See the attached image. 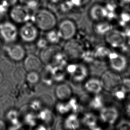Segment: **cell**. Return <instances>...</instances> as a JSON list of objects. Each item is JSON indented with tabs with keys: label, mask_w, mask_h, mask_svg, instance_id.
Listing matches in <instances>:
<instances>
[{
	"label": "cell",
	"mask_w": 130,
	"mask_h": 130,
	"mask_svg": "<svg viewBox=\"0 0 130 130\" xmlns=\"http://www.w3.org/2000/svg\"><path fill=\"white\" fill-rule=\"evenodd\" d=\"M122 88L126 92H130V79L126 78L122 81Z\"/></svg>",
	"instance_id": "35"
},
{
	"label": "cell",
	"mask_w": 130,
	"mask_h": 130,
	"mask_svg": "<svg viewBox=\"0 0 130 130\" xmlns=\"http://www.w3.org/2000/svg\"><path fill=\"white\" fill-rule=\"evenodd\" d=\"M76 66H77V64H71L69 65L67 67V69L68 72L71 75L73 74V72L76 70Z\"/></svg>",
	"instance_id": "40"
},
{
	"label": "cell",
	"mask_w": 130,
	"mask_h": 130,
	"mask_svg": "<svg viewBox=\"0 0 130 130\" xmlns=\"http://www.w3.org/2000/svg\"><path fill=\"white\" fill-rule=\"evenodd\" d=\"M74 7L71 3L70 0H66L62 2L60 5V9L63 12H67L72 9Z\"/></svg>",
	"instance_id": "30"
},
{
	"label": "cell",
	"mask_w": 130,
	"mask_h": 130,
	"mask_svg": "<svg viewBox=\"0 0 130 130\" xmlns=\"http://www.w3.org/2000/svg\"><path fill=\"white\" fill-rule=\"evenodd\" d=\"M118 129L120 130H130V123L127 122H123L118 126Z\"/></svg>",
	"instance_id": "37"
},
{
	"label": "cell",
	"mask_w": 130,
	"mask_h": 130,
	"mask_svg": "<svg viewBox=\"0 0 130 130\" xmlns=\"http://www.w3.org/2000/svg\"><path fill=\"white\" fill-rule=\"evenodd\" d=\"M90 16L92 19L96 21H100L105 18L106 11L105 6L101 5H94L90 11Z\"/></svg>",
	"instance_id": "13"
},
{
	"label": "cell",
	"mask_w": 130,
	"mask_h": 130,
	"mask_svg": "<svg viewBox=\"0 0 130 130\" xmlns=\"http://www.w3.org/2000/svg\"><path fill=\"white\" fill-rule=\"evenodd\" d=\"M14 62L8 58H4L0 61V71L4 74L10 73L14 69Z\"/></svg>",
	"instance_id": "19"
},
{
	"label": "cell",
	"mask_w": 130,
	"mask_h": 130,
	"mask_svg": "<svg viewBox=\"0 0 130 130\" xmlns=\"http://www.w3.org/2000/svg\"><path fill=\"white\" fill-rule=\"evenodd\" d=\"M27 79L30 83L35 84L39 79V76L35 71L30 72L26 76Z\"/></svg>",
	"instance_id": "29"
},
{
	"label": "cell",
	"mask_w": 130,
	"mask_h": 130,
	"mask_svg": "<svg viewBox=\"0 0 130 130\" xmlns=\"http://www.w3.org/2000/svg\"><path fill=\"white\" fill-rule=\"evenodd\" d=\"M106 40L114 47H123L125 46L126 36L116 30H110L106 34Z\"/></svg>",
	"instance_id": "8"
},
{
	"label": "cell",
	"mask_w": 130,
	"mask_h": 130,
	"mask_svg": "<svg viewBox=\"0 0 130 130\" xmlns=\"http://www.w3.org/2000/svg\"><path fill=\"white\" fill-rule=\"evenodd\" d=\"M3 80V75L2 74V72L0 71V83L2 82Z\"/></svg>",
	"instance_id": "47"
},
{
	"label": "cell",
	"mask_w": 130,
	"mask_h": 130,
	"mask_svg": "<svg viewBox=\"0 0 130 130\" xmlns=\"http://www.w3.org/2000/svg\"><path fill=\"white\" fill-rule=\"evenodd\" d=\"M47 41L44 39H41L38 41L37 44L39 47L41 48H44L46 47Z\"/></svg>",
	"instance_id": "41"
},
{
	"label": "cell",
	"mask_w": 130,
	"mask_h": 130,
	"mask_svg": "<svg viewBox=\"0 0 130 130\" xmlns=\"http://www.w3.org/2000/svg\"><path fill=\"white\" fill-rule=\"evenodd\" d=\"M14 101L9 95L0 97V118H3L14 107Z\"/></svg>",
	"instance_id": "10"
},
{
	"label": "cell",
	"mask_w": 130,
	"mask_h": 130,
	"mask_svg": "<svg viewBox=\"0 0 130 130\" xmlns=\"http://www.w3.org/2000/svg\"><path fill=\"white\" fill-rule=\"evenodd\" d=\"M123 2H125V3H129L130 2V0H122Z\"/></svg>",
	"instance_id": "48"
},
{
	"label": "cell",
	"mask_w": 130,
	"mask_h": 130,
	"mask_svg": "<svg viewBox=\"0 0 130 130\" xmlns=\"http://www.w3.org/2000/svg\"><path fill=\"white\" fill-rule=\"evenodd\" d=\"M12 86L11 83L7 80L2 81L0 83V94L9 95L12 91Z\"/></svg>",
	"instance_id": "24"
},
{
	"label": "cell",
	"mask_w": 130,
	"mask_h": 130,
	"mask_svg": "<svg viewBox=\"0 0 130 130\" xmlns=\"http://www.w3.org/2000/svg\"><path fill=\"white\" fill-rule=\"evenodd\" d=\"M21 5H25L29 10H34L37 8L40 0H19Z\"/></svg>",
	"instance_id": "26"
},
{
	"label": "cell",
	"mask_w": 130,
	"mask_h": 130,
	"mask_svg": "<svg viewBox=\"0 0 130 130\" xmlns=\"http://www.w3.org/2000/svg\"><path fill=\"white\" fill-rule=\"evenodd\" d=\"M6 128L5 123L3 121L0 120V130H5Z\"/></svg>",
	"instance_id": "44"
},
{
	"label": "cell",
	"mask_w": 130,
	"mask_h": 130,
	"mask_svg": "<svg viewBox=\"0 0 130 130\" xmlns=\"http://www.w3.org/2000/svg\"><path fill=\"white\" fill-rule=\"evenodd\" d=\"M10 5L5 0H0V15L6 13L9 10Z\"/></svg>",
	"instance_id": "31"
},
{
	"label": "cell",
	"mask_w": 130,
	"mask_h": 130,
	"mask_svg": "<svg viewBox=\"0 0 130 130\" xmlns=\"http://www.w3.org/2000/svg\"><path fill=\"white\" fill-rule=\"evenodd\" d=\"M27 120L30 125H34L36 123V117L34 115L29 114L27 116Z\"/></svg>",
	"instance_id": "38"
},
{
	"label": "cell",
	"mask_w": 130,
	"mask_h": 130,
	"mask_svg": "<svg viewBox=\"0 0 130 130\" xmlns=\"http://www.w3.org/2000/svg\"><path fill=\"white\" fill-rule=\"evenodd\" d=\"M41 66V60L34 55H30L27 56L24 61V66L27 70L32 72L38 70Z\"/></svg>",
	"instance_id": "12"
},
{
	"label": "cell",
	"mask_w": 130,
	"mask_h": 130,
	"mask_svg": "<svg viewBox=\"0 0 130 130\" xmlns=\"http://www.w3.org/2000/svg\"><path fill=\"white\" fill-rule=\"evenodd\" d=\"M20 35L24 41L31 42L34 41L37 37L38 30L35 25L29 21L25 23L20 28Z\"/></svg>",
	"instance_id": "7"
},
{
	"label": "cell",
	"mask_w": 130,
	"mask_h": 130,
	"mask_svg": "<svg viewBox=\"0 0 130 130\" xmlns=\"http://www.w3.org/2000/svg\"><path fill=\"white\" fill-rule=\"evenodd\" d=\"M65 126L69 129H76L79 126V120L75 115H71L66 119L65 122Z\"/></svg>",
	"instance_id": "20"
},
{
	"label": "cell",
	"mask_w": 130,
	"mask_h": 130,
	"mask_svg": "<svg viewBox=\"0 0 130 130\" xmlns=\"http://www.w3.org/2000/svg\"><path fill=\"white\" fill-rule=\"evenodd\" d=\"M72 75L75 81L78 82L82 81L86 78L88 75L86 68L81 64H77L76 70Z\"/></svg>",
	"instance_id": "17"
},
{
	"label": "cell",
	"mask_w": 130,
	"mask_h": 130,
	"mask_svg": "<svg viewBox=\"0 0 130 130\" xmlns=\"http://www.w3.org/2000/svg\"><path fill=\"white\" fill-rule=\"evenodd\" d=\"M49 1L52 3L56 4L61 2V0H49Z\"/></svg>",
	"instance_id": "45"
},
{
	"label": "cell",
	"mask_w": 130,
	"mask_h": 130,
	"mask_svg": "<svg viewBox=\"0 0 130 130\" xmlns=\"http://www.w3.org/2000/svg\"><path fill=\"white\" fill-rule=\"evenodd\" d=\"M64 53V54L68 58L77 59L83 55V47L78 41L70 39L65 45Z\"/></svg>",
	"instance_id": "5"
},
{
	"label": "cell",
	"mask_w": 130,
	"mask_h": 130,
	"mask_svg": "<svg viewBox=\"0 0 130 130\" xmlns=\"http://www.w3.org/2000/svg\"><path fill=\"white\" fill-rule=\"evenodd\" d=\"M127 115L130 117V104H129L127 107Z\"/></svg>",
	"instance_id": "46"
},
{
	"label": "cell",
	"mask_w": 130,
	"mask_h": 130,
	"mask_svg": "<svg viewBox=\"0 0 130 130\" xmlns=\"http://www.w3.org/2000/svg\"><path fill=\"white\" fill-rule=\"evenodd\" d=\"M85 86L88 91L94 93L100 92L103 88L101 81L95 79H90L87 81Z\"/></svg>",
	"instance_id": "18"
},
{
	"label": "cell",
	"mask_w": 130,
	"mask_h": 130,
	"mask_svg": "<svg viewBox=\"0 0 130 130\" xmlns=\"http://www.w3.org/2000/svg\"><path fill=\"white\" fill-rule=\"evenodd\" d=\"M126 92L121 88V89L116 91L115 95L117 98L120 100H122L125 98L126 96Z\"/></svg>",
	"instance_id": "36"
},
{
	"label": "cell",
	"mask_w": 130,
	"mask_h": 130,
	"mask_svg": "<svg viewBox=\"0 0 130 130\" xmlns=\"http://www.w3.org/2000/svg\"><path fill=\"white\" fill-rule=\"evenodd\" d=\"M32 107L34 109L38 110L40 107V104L39 103V102H38V101L34 102L32 104Z\"/></svg>",
	"instance_id": "43"
},
{
	"label": "cell",
	"mask_w": 130,
	"mask_h": 130,
	"mask_svg": "<svg viewBox=\"0 0 130 130\" xmlns=\"http://www.w3.org/2000/svg\"><path fill=\"white\" fill-rule=\"evenodd\" d=\"M32 14L30 10L23 5H16L12 6L9 12V16L14 22L25 24L30 21Z\"/></svg>",
	"instance_id": "2"
},
{
	"label": "cell",
	"mask_w": 130,
	"mask_h": 130,
	"mask_svg": "<svg viewBox=\"0 0 130 130\" xmlns=\"http://www.w3.org/2000/svg\"><path fill=\"white\" fill-rule=\"evenodd\" d=\"M111 67L115 70L121 72L126 67L127 61L124 56L118 54L116 57L110 60Z\"/></svg>",
	"instance_id": "14"
},
{
	"label": "cell",
	"mask_w": 130,
	"mask_h": 130,
	"mask_svg": "<svg viewBox=\"0 0 130 130\" xmlns=\"http://www.w3.org/2000/svg\"><path fill=\"white\" fill-rule=\"evenodd\" d=\"M97 34L100 35H104L111 30V25L106 21H99L95 27Z\"/></svg>",
	"instance_id": "21"
},
{
	"label": "cell",
	"mask_w": 130,
	"mask_h": 130,
	"mask_svg": "<svg viewBox=\"0 0 130 130\" xmlns=\"http://www.w3.org/2000/svg\"><path fill=\"white\" fill-rule=\"evenodd\" d=\"M68 104L70 109H73L74 111L76 110V109L77 108V105L76 100L74 99H72L69 101Z\"/></svg>",
	"instance_id": "39"
},
{
	"label": "cell",
	"mask_w": 130,
	"mask_h": 130,
	"mask_svg": "<svg viewBox=\"0 0 130 130\" xmlns=\"http://www.w3.org/2000/svg\"><path fill=\"white\" fill-rule=\"evenodd\" d=\"M38 117L41 120L45 122H48L51 120L52 114L48 110H44L39 113Z\"/></svg>",
	"instance_id": "28"
},
{
	"label": "cell",
	"mask_w": 130,
	"mask_h": 130,
	"mask_svg": "<svg viewBox=\"0 0 130 130\" xmlns=\"http://www.w3.org/2000/svg\"><path fill=\"white\" fill-rule=\"evenodd\" d=\"M90 0H70L74 8H78L86 5Z\"/></svg>",
	"instance_id": "33"
},
{
	"label": "cell",
	"mask_w": 130,
	"mask_h": 130,
	"mask_svg": "<svg viewBox=\"0 0 130 130\" xmlns=\"http://www.w3.org/2000/svg\"><path fill=\"white\" fill-rule=\"evenodd\" d=\"M122 81L119 75L111 71H107L103 74L100 81L103 88L110 91L120 86Z\"/></svg>",
	"instance_id": "3"
},
{
	"label": "cell",
	"mask_w": 130,
	"mask_h": 130,
	"mask_svg": "<svg viewBox=\"0 0 130 130\" xmlns=\"http://www.w3.org/2000/svg\"><path fill=\"white\" fill-rule=\"evenodd\" d=\"M0 34L6 41H14L18 36V28L12 22L4 21L0 24Z\"/></svg>",
	"instance_id": "6"
},
{
	"label": "cell",
	"mask_w": 130,
	"mask_h": 130,
	"mask_svg": "<svg viewBox=\"0 0 130 130\" xmlns=\"http://www.w3.org/2000/svg\"><path fill=\"white\" fill-rule=\"evenodd\" d=\"M55 94L59 99L64 100L70 97L72 90L69 85L63 84L57 86L55 90Z\"/></svg>",
	"instance_id": "15"
},
{
	"label": "cell",
	"mask_w": 130,
	"mask_h": 130,
	"mask_svg": "<svg viewBox=\"0 0 130 130\" xmlns=\"http://www.w3.org/2000/svg\"><path fill=\"white\" fill-rule=\"evenodd\" d=\"M60 39V37L57 31L52 29L49 30L46 35V40L47 42L52 44H56L58 43Z\"/></svg>",
	"instance_id": "25"
},
{
	"label": "cell",
	"mask_w": 130,
	"mask_h": 130,
	"mask_svg": "<svg viewBox=\"0 0 130 130\" xmlns=\"http://www.w3.org/2000/svg\"><path fill=\"white\" fill-rule=\"evenodd\" d=\"M83 121L91 129H98L96 125V119L93 115L88 113L85 116Z\"/></svg>",
	"instance_id": "23"
},
{
	"label": "cell",
	"mask_w": 130,
	"mask_h": 130,
	"mask_svg": "<svg viewBox=\"0 0 130 130\" xmlns=\"http://www.w3.org/2000/svg\"><path fill=\"white\" fill-rule=\"evenodd\" d=\"M119 116L117 110L113 107H105L100 112L101 120L105 123L113 124L116 122Z\"/></svg>",
	"instance_id": "9"
},
{
	"label": "cell",
	"mask_w": 130,
	"mask_h": 130,
	"mask_svg": "<svg viewBox=\"0 0 130 130\" xmlns=\"http://www.w3.org/2000/svg\"><path fill=\"white\" fill-rule=\"evenodd\" d=\"M30 21L37 28L42 31L52 30L57 23L54 14L49 10L44 9H38L32 14Z\"/></svg>",
	"instance_id": "1"
},
{
	"label": "cell",
	"mask_w": 130,
	"mask_h": 130,
	"mask_svg": "<svg viewBox=\"0 0 130 130\" xmlns=\"http://www.w3.org/2000/svg\"><path fill=\"white\" fill-rule=\"evenodd\" d=\"M91 105L94 108H100L103 106L102 99L100 97L96 96L94 98L91 103Z\"/></svg>",
	"instance_id": "34"
},
{
	"label": "cell",
	"mask_w": 130,
	"mask_h": 130,
	"mask_svg": "<svg viewBox=\"0 0 130 130\" xmlns=\"http://www.w3.org/2000/svg\"><path fill=\"white\" fill-rule=\"evenodd\" d=\"M57 109L59 112L61 114H65L69 112L70 110L69 104L60 103L57 106Z\"/></svg>",
	"instance_id": "32"
},
{
	"label": "cell",
	"mask_w": 130,
	"mask_h": 130,
	"mask_svg": "<svg viewBox=\"0 0 130 130\" xmlns=\"http://www.w3.org/2000/svg\"><path fill=\"white\" fill-rule=\"evenodd\" d=\"M26 77V76L25 71L22 68H18L13 72V78L14 81L17 83L21 84L23 83L25 81Z\"/></svg>",
	"instance_id": "22"
},
{
	"label": "cell",
	"mask_w": 130,
	"mask_h": 130,
	"mask_svg": "<svg viewBox=\"0 0 130 130\" xmlns=\"http://www.w3.org/2000/svg\"><path fill=\"white\" fill-rule=\"evenodd\" d=\"M111 53V51L107 47H99L97 49L95 53V56L99 57H103L107 56H108L109 53Z\"/></svg>",
	"instance_id": "27"
},
{
	"label": "cell",
	"mask_w": 130,
	"mask_h": 130,
	"mask_svg": "<svg viewBox=\"0 0 130 130\" xmlns=\"http://www.w3.org/2000/svg\"><path fill=\"white\" fill-rule=\"evenodd\" d=\"M7 3L9 4V5L10 6H13L14 5H17L18 2L19 1V0H5Z\"/></svg>",
	"instance_id": "42"
},
{
	"label": "cell",
	"mask_w": 130,
	"mask_h": 130,
	"mask_svg": "<svg viewBox=\"0 0 130 130\" xmlns=\"http://www.w3.org/2000/svg\"><path fill=\"white\" fill-rule=\"evenodd\" d=\"M76 31V28L74 22L71 20L65 19L60 23L57 31L60 38L69 40L75 36Z\"/></svg>",
	"instance_id": "4"
},
{
	"label": "cell",
	"mask_w": 130,
	"mask_h": 130,
	"mask_svg": "<svg viewBox=\"0 0 130 130\" xmlns=\"http://www.w3.org/2000/svg\"><path fill=\"white\" fill-rule=\"evenodd\" d=\"M60 52V47L56 46L46 47L41 53V58L43 61L46 63H53L55 56Z\"/></svg>",
	"instance_id": "11"
},
{
	"label": "cell",
	"mask_w": 130,
	"mask_h": 130,
	"mask_svg": "<svg viewBox=\"0 0 130 130\" xmlns=\"http://www.w3.org/2000/svg\"><path fill=\"white\" fill-rule=\"evenodd\" d=\"M9 53L11 58L13 60H20L25 56V52L21 46L15 44L9 48Z\"/></svg>",
	"instance_id": "16"
}]
</instances>
